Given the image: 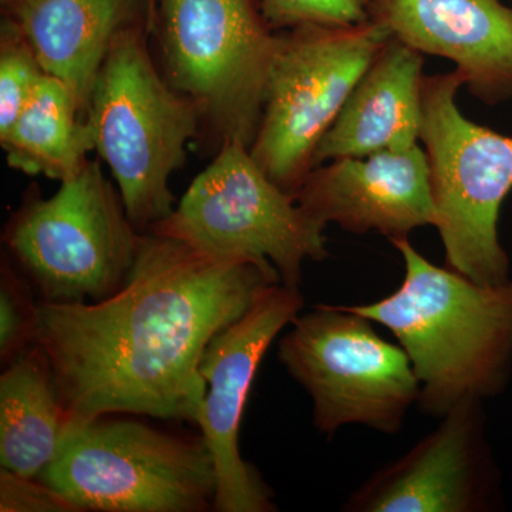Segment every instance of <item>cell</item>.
Returning a JSON list of instances; mask_svg holds the SVG:
<instances>
[{"label":"cell","mask_w":512,"mask_h":512,"mask_svg":"<svg viewBox=\"0 0 512 512\" xmlns=\"http://www.w3.org/2000/svg\"><path fill=\"white\" fill-rule=\"evenodd\" d=\"M146 2L148 3V5H153V3H156L157 0H146Z\"/></svg>","instance_id":"obj_23"},{"label":"cell","mask_w":512,"mask_h":512,"mask_svg":"<svg viewBox=\"0 0 512 512\" xmlns=\"http://www.w3.org/2000/svg\"><path fill=\"white\" fill-rule=\"evenodd\" d=\"M463 74L424 76L421 138L429 161L436 227L446 265L483 285L508 282L498 239L501 205L512 190V137L466 119L457 106Z\"/></svg>","instance_id":"obj_6"},{"label":"cell","mask_w":512,"mask_h":512,"mask_svg":"<svg viewBox=\"0 0 512 512\" xmlns=\"http://www.w3.org/2000/svg\"><path fill=\"white\" fill-rule=\"evenodd\" d=\"M146 26L134 23L116 37L86 113L128 218L144 232L174 211L170 178L183 167L188 141L202 123L194 101L158 72Z\"/></svg>","instance_id":"obj_3"},{"label":"cell","mask_w":512,"mask_h":512,"mask_svg":"<svg viewBox=\"0 0 512 512\" xmlns=\"http://www.w3.org/2000/svg\"><path fill=\"white\" fill-rule=\"evenodd\" d=\"M295 200L322 228L338 224L352 234L375 231L390 241L436 225L429 161L419 144L319 165Z\"/></svg>","instance_id":"obj_13"},{"label":"cell","mask_w":512,"mask_h":512,"mask_svg":"<svg viewBox=\"0 0 512 512\" xmlns=\"http://www.w3.org/2000/svg\"><path fill=\"white\" fill-rule=\"evenodd\" d=\"M45 74L25 37L6 20L0 35V136L18 119Z\"/></svg>","instance_id":"obj_19"},{"label":"cell","mask_w":512,"mask_h":512,"mask_svg":"<svg viewBox=\"0 0 512 512\" xmlns=\"http://www.w3.org/2000/svg\"><path fill=\"white\" fill-rule=\"evenodd\" d=\"M69 424L49 357L33 343L0 377L2 468L37 478L55 460Z\"/></svg>","instance_id":"obj_17"},{"label":"cell","mask_w":512,"mask_h":512,"mask_svg":"<svg viewBox=\"0 0 512 512\" xmlns=\"http://www.w3.org/2000/svg\"><path fill=\"white\" fill-rule=\"evenodd\" d=\"M141 234L97 161L63 181L53 197H29L3 241L40 301L99 302L126 284Z\"/></svg>","instance_id":"obj_5"},{"label":"cell","mask_w":512,"mask_h":512,"mask_svg":"<svg viewBox=\"0 0 512 512\" xmlns=\"http://www.w3.org/2000/svg\"><path fill=\"white\" fill-rule=\"evenodd\" d=\"M83 116L72 89L45 74L18 119L0 136L10 167L60 183L74 177L96 150Z\"/></svg>","instance_id":"obj_18"},{"label":"cell","mask_w":512,"mask_h":512,"mask_svg":"<svg viewBox=\"0 0 512 512\" xmlns=\"http://www.w3.org/2000/svg\"><path fill=\"white\" fill-rule=\"evenodd\" d=\"M276 284L274 266L147 232L126 284L109 298L37 303L35 343L70 423L121 413L197 424L205 350Z\"/></svg>","instance_id":"obj_1"},{"label":"cell","mask_w":512,"mask_h":512,"mask_svg":"<svg viewBox=\"0 0 512 512\" xmlns=\"http://www.w3.org/2000/svg\"><path fill=\"white\" fill-rule=\"evenodd\" d=\"M375 325L349 306L322 303L299 313L279 342V362L311 396L320 433L362 424L396 434L410 407L419 403L412 360Z\"/></svg>","instance_id":"obj_10"},{"label":"cell","mask_w":512,"mask_h":512,"mask_svg":"<svg viewBox=\"0 0 512 512\" xmlns=\"http://www.w3.org/2000/svg\"><path fill=\"white\" fill-rule=\"evenodd\" d=\"M9 20L43 72L72 89L84 116L94 83L120 32L143 22L140 0H6Z\"/></svg>","instance_id":"obj_16"},{"label":"cell","mask_w":512,"mask_h":512,"mask_svg":"<svg viewBox=\"0 0 512 512\" xmlns=\"http://www.w3.org/2000/svg\"><path fill=\"white\" fill-rule=\"evenodd\" d=\"M423 53L390 37L320 141L315 168L417 146L424 123Z\"/></svg>","instance_id":"obj_15"},{"label":"cell","mask_w":512,"mask_h":512,"mask_svg":"<svg viewBox=\"0 0 512 512\" xmlns=\"http://www.w3.org/2000/svg\"><path fill=\"white\" fill-rule=\"evenodd\" d=\"M147 232L221 259L274 266L299 288L306 261L328 258L325 228L256 164L249 147L225 141L177 208Z\"/></svg>","instance_id":"obj_8"},{"label":"cell","mask_w":512,"mask_h":512,"mask_svg":"<svg viewBox=\"0 0 512 512\" xmlns=\"http://www.w3.org/2000/svg\"><path fill=\"white\" fill-rule=\"evenodd\" d=\"M302 308L299 288L271 286L242 318L221 330L205 350L200 372L207 383V393L197 424L214 458L215 511H276L268 485L239 454V427L262 357Z\"/></svg>","instance_id":"obj_11"},{"label":"cell","mask_w":512,"mask_h":512,"mask_svg":"<svg viewBox=\"0 0 512 512\" xmlns=\"http://www.w3.org/2000/svg\"><path fill=\"white\" fill-rule=\"evenodd\" d=\"M370 0H262L261 12L274 29L315 25L348 28L370 22Z\"/></svg>","instance_id":"obj_21"},{"label":"cell","mask_w":512,"mask_h":512,"mask_svg":"<svg viewBox=\"0 0 512 512\" xmlns=\"http://www.w3.org/2000/svg\"><path fill=\"white\" fill-rule=\"evenodd\" d=\"M80 512L214 510L217 473L204 437L185 439L133 420L70 423L37 476Z\"/></svg>","instance_id":"obj_4"},{"label":"cell","mask_w":512,"mask_h":512,"mask_svg":"<svg viewBox=\"0 0 512 512\" xmlns=\"http://www.w3.org/2000/svg\"><path fill=\"white\" fill-rule=\"evenodd\" d=\"M390 37L372 20L348 28L299 26L276 35L261 123L249 151L282 190L295 197L315 170L320 141Z\"/></svg>","instance_id":"obj_7"},{"label":"cell","mask_w":512,"mask_h":512,"mask_svg":"<svg viewBox=\"0 0 512 512\" xmlns=\"http://www.w3.org/2000/svg\"><path fill=\"white\" fill-rule=\"evenodd\" d=\"M481 400L467 399L343 504L348 512H477L488 505Z\"/></svg>","instance_id":"obj_12"},{"label":"cell","mask_w":512,"mask_h":512,"mask_svg":"<svg viewBox=\"0 0 512 512\" xmlns=\"http://www.w3.org/2000/svg\"><path fill=\"white\" fill-rule=\"evenodd\" d=\"M370 20L419 50L456 63L468 92L512 97V9L500 0H370Z\"/></svg>","instance_id":"obj_14"},{"label":"cell","mask_w":512,"mask_h":512,"mask_svg":"<svg viewBox=\"0 0 512 512\" xmlns=\"http://www.w3.org/2000/svg\"><path fill=\"white\" fill-rule=\"evenodd\" d=\"M390 242L403 258L402 285L380 301L349 308L399 340L429 416L441 419L463 400L497 393L512 356V282L478 284L427 261L409 237Z\"/></svg>","instance_id":"obj_2"},{"label":"cell","mask_w":512,"mask_h":512,"mask_svg":"<svg viewBox=\"0 0 512 512\" xmlns=\"http://www.w3.org/2000/svg\"><path fill=\"white\" fill-rule=\"evenodd\" d=\"M2 512H80L63 494L37 480L18 476L2 468L0 473Z\"/></svg>","instance_id":"obj_22"},{"label":"cell","mask_w":512,"mask_h":512,"mask_svg":"<svg viewBox=\"0 0 512 512\" xmlns=\"http://www.w3.org/2000/svg\"><path fill=\"white\" fill-rule=\"evenodd\" d=\"M163 74L225 141L251 148L276 35L254 0H160Z\"/></svg>","instance_id":"obj_9"},{"label":"cell","mask_w":512,"mask_h":512,"mask_svg":"<svg viewBox=\"0 0 512 512\" xmlns=\"http://www.w3.org/2000/svg\"><path fill=\"white\" fill-rule=\"evenodd\" d=\"M37 303L29 281L2 261L0 271V359L9 365L35 343Z\"/></svg>","instance_id":"obj_20"}]
</instances>
